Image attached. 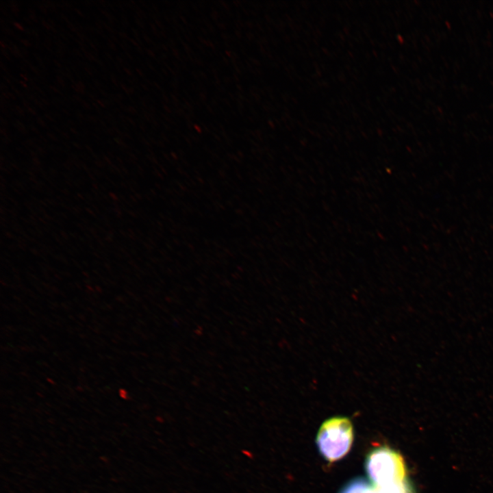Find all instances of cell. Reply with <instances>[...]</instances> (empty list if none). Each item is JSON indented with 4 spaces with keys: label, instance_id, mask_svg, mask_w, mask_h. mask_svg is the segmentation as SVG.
<instances>
[{
    "label": "cell",
    "instance_id": "obj_4",
    "mask_svg": "<svg viewBox=\"0 0 493 493\" xmlns=\"http://www.w3.org/2000/svg\"><path fill=\"white\" fill-rule=\"evenodd\" d=\"M375 488L377 493H410L405 481Z\"/></svg>",
    "mask_w": 493,
    "mask_h": 493
},
{
    "label": "cell",
    "instance_id": "obj_3",
    "mask_svg": "<svg viewBox=\"0 0 493 493\" xmlns=\"http://www.w3.org/2000/svg\"><path fill=\"white\" fill-rule=\"evenodd\" d=\"M340 493H377L375 485L364 479H356L348 483Z\"/></svg>",
    "mask_w": 493,
    "mask_h": 493
},
{
    "label": "cell",
    "instance_id": "obj_2",
    "mask_svg": "<svg viewBox=\"0 0 493 493\" xmlns=\"http://www.w3.org/2000/svg\"><path fill=\"white\" fill-rule=\"evenodd\" d=\"M366 469L375 486L405 481V469L401 456L388 447L373 450L367 457Z\"/></svg>",
    "mask_w": 493,
    "mask_h": 493
},
{
    "label": "cell",
    "instance_id": "obj_1",
    "mask_svg": "<svg viewBox=\"0 0 493 493\" xmlns=\"http://www.w3.org/2000/svg\"><path fill=\"white\" fill-rule=\"evenodd\" d=\"M353 440V429L346 417L336 416L320 426L316 444L321 455L329 462L342 458L349 451Z\"/></svg>",
    "mask_w": 493,
    "mask_h": 493
}]
</instances>
